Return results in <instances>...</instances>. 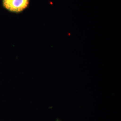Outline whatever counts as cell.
Segmentation results:
<instances>
[{
  "instance_id": "obj_1",
  "label": "cell",
  "mask_w": 121,
  "mask_h": 121,
  "mask_svg": "<svg viewBox=\"0 0 121 121\" xmlns=\"http://www.w3.org/2000/svg\"><path fill=\"white\" fill-rule=\"evenodd\" d=\"M29 0H3L5 8L13 12H20L26 9Z\"/></svg>"
}]
</instances>
